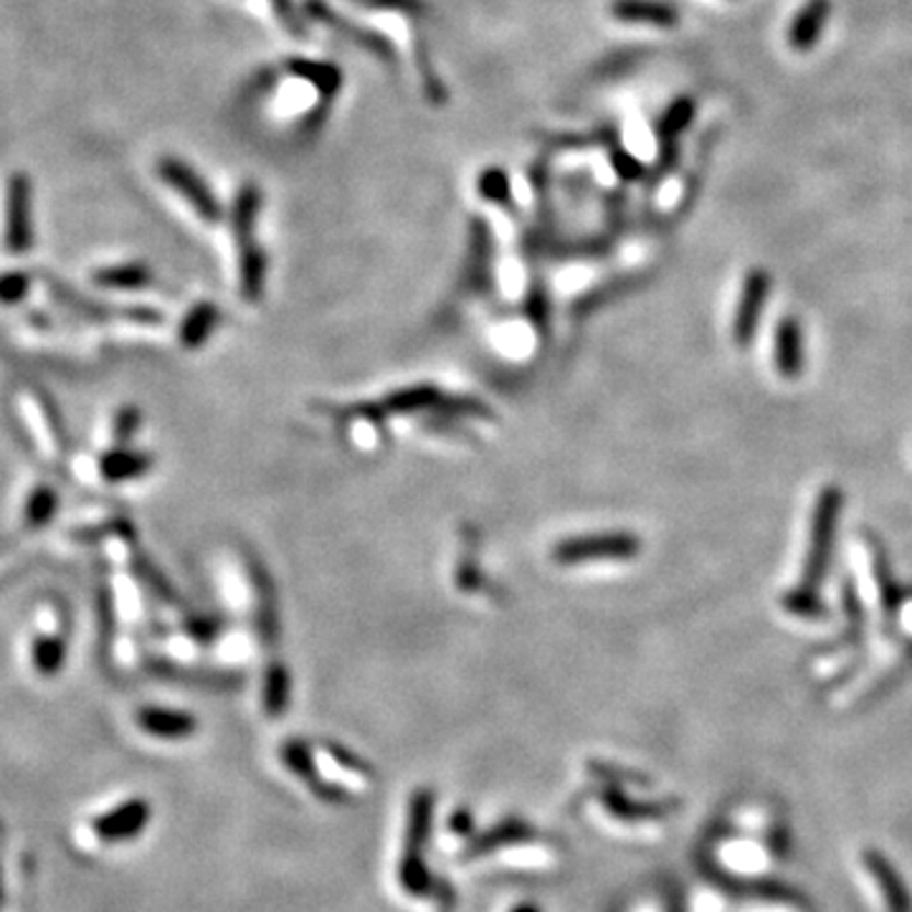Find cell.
Masks as SVG:
<instances>
[{
  "instance_id": "cell-1",
  "label": "cell",
  "mask_w": 912,
  "mask_h": 912,
  "mask_svg": "<svg viewBox=\"0 0 912 912\" xmlns=\"http://www.w3.org/2000/svg\"><path fill=\"white\" fill-rule=\"evenodd\" d=\"M436 794L431 788H417L409 798V821H406L403 854L398 862V885L413 898H429L438 908H454L456 892L449 879L434 877L426 865V846L434 827Z\"/></svg>"
},
{
  "instance_id": "cell-2",
  "label": "cell",
  "mask_w": 912,
  "mask_h": 912,
  "mask_svg": "<svg viewBox=\"0 0 912 912\" xmlns=\"http://www.w3.org/2000/svg\"><path fill=\"white\" fill-rule=\"evenodd\" d=\"M340 421L345 419H368L383 421L390 417H413V413H436L444 419H494L490 406L469 396H454L438 390L434 383H419L411 388L390 390L378 401L353 403L347 409H330Z\"/></svg>"
},
{
  "instance_id": "cell-3",
  "label": "cell",
  "mask_w": 912,
  "mask_h": 912,
  "mask_svg": "<svg viewBox=\"0 0 912 912\" xmlns=\"http://www.w3.org/2000/svg\"><path fill=\"white\" fill-rule=\"evenodd\" d=\"M639 552L641 543L634 533H591L558 540L550 550V560L568 568L598 560H634Z\"/></svg>"
},
{
  "instance_id": "cell-4",
  "label": "cell",
  "mask_w": 912,
  "mask_h": 912,
  "mask_svg": "<svg viewBox=\"0 0 912 912\" xmlns=\"http://www.w3.org/2000/svg\"><path fill=\"white\" fill-rule=\"evenodd\" d=\"M158 175L166 181L170 191H175L185 203H189L203 221H208V224L221 221V216H224L221 203L216 201L214 191H210L208 185L195 175V170H191L185 162L175 158H160Z\"/></svg>"
},
{
  "instance_id": "cell-5",
  "label": "cell",
  "mask_w": 912,
  "mask_h": 912,
  "mask_svg": "<svg viewBox=\"0 0 912 912\" xmlns=\"http://www.w3.org/2000/svg\"><path fill=\"white\" fill-rule=\"evenodd\" d=\"M249 581L254 589V624L259 641L264 647L274 649L282 639V616H280V596H276V585L269 575L266 566L256 556H247Z\"/></svg>"
},
{
  "instance_id": "cell-6",
  "label": "cell",
  "mask_w": 912,
  "mask_h": 912,
  "mask_svg": "<svg viewBox=\"0 0 912 912\" xmlns=\"http://www.w3.org/2000/svg\"><path fill=\"white\" fill-rule=\"evenodd\" d=\"M5 251L13 256L26 254L34 243V226H31V181L26 173H15L8 181L5 193Z\"/></svg>"
},
{
  "instance_id": "cell-7",
  "label": "cell",
  "mask_w": 912,
  "mask_h": 912,
  "mask_svg": "<svg viewBox=\"0 0 912 912\" xmlns=\"http://www.w3.org/2000/svg\"><path fill=\"white\" fill-rule=\"evenodd\" d=\"M280 759L284 765H287L289 773H295L299 780H305V784L309 786V794H312L315 798H320V801L330 806H342L350 801V791L345 786L332 784V780H324L320 776L312 748H309L305 740H299V738L284 740L280 748Z\"/></svg>"
},
{
  "instance_id": "cell-8",
  "label": "cell",
  "mask_w": 912,
  "mask_h": 912,
  "mask_svg": "<svg viewBox=\"0 0 912 912\" xmlns=\"http://www.w3.org/2000/svg\"><path fill=\"white\" fill-rule=\"evenodd\" d=\"M152 819V806L145 798H127L107 813L92 821V834L104 844L133 842L148 829Z\"/></svg>"
},
{
  "instance_id": "cell-9",
  "label": "cell",
  "mask_w": 912,
  "mask_h": 912,
  "mask_svg": "<svg viewBox=\"0 0 912 912\" xmlns=\"http://www.w3.org/2000/svg\"><path fill=\"white\" fill-rule=\"evenodd\" d=\"M839 508H842V494L836 490H827L821 494L817 504V517H813V537H811V550H809V563H806V581L798 589H809L824 573V566L829 560V552H832V540H834V527L839 517Z\"/></svg>"
},
{
  "instance_id": "cell-10",
  "label": "cell",
  "mask_w": 912,
  "mask_h": 912,
  "mask_svg": "<svg viewBox=\"0 0 912 912\" xmlns=\"http://www.w3.org/2000/svg\"><path fill=\"white\" fill-rule=\"evenodd\" d=\"M535 836H537V832H535L533 824H527V821L520 819V817H508V819L497 821V824L487 829V832L471 836V842L464 846L459 859L461 862L482 859V857H487V854L502 850V846H515V844L533 842Z\"/></svg>"
},
{
  "instance_id": "cell-11",
  "label": "cell",
  "mask_w": 912,
  "mask_h": 912,
  "mask_svg": "<svg viewBox=\"0 0 912 912\" xmlns=\"http://www.w3.org/2000/svg\"><path fill=\"white\" fill-rule=\"evenodd\" d=\"M148 672L160 680L193 684V687L226 692L241 687L247 677L239 672H224V670H198V666L175 664L170 659H148Z\"/></svg>"
},
{
  "instance_id": "cell-12",
  "label": "cell",
  "mask_w": 912,
  "mask_h": 912,
  "mask_svg": "<svg viewBox=\"0 0 912 912\" xmlns=\"http://www.w3.org/2000/svg\"><path fill=\"white\" fill-rule=\"evenodd\" d=\"M135 725L145 736L158 740H185L198 732V718L185 710L162 705H145L135 713Z\"/></svg>"
},
{
  "instance_id": "cell-13",
  "label": "cell",
  "mask_w": 912,
  "mask_h": 912,
  "mask_svg": "<svg viewBox=\"0 0 912 912\" xmlns=\"http://www.w3.org/2000/svg\"><path fill=\"white\" fill-rule=\"evenodd\" d=\"M155 467L150 452L129 449V446H112L100 456V475L107 485H125L148 477Z\"/></svg>"
},
{
  "instance_id": "cell-14",
  "label": "cell",
  "mask_w": 912,
  "mask_h": 912,
  "mask_svg": "<svg viewBox=\"0 0 912 912\" xmlns=\"http://www.w3.org/2000/svg\"><path fill=\"white\" fill-rule=\"evenodd\" d=\"M469 259H467V269H464V287L467 292H479V295H485V292L492 289V280H490V272H492V239H490V228L485 226V221H475L471 226V233H469Z\"/></svg>"
},
{
  "instance_id": "cell-15",
  "label": "cell",
  "mask_w": 912,
  "mask_h": 912,
  "mask_svg": "<svg viewBox=\"0 0 912 912\" xmlns=\"http://www.w3.org/2000/svg\"><path fill=\"white\" fill-rule=\"evenodd\" d=\"M221 320L224 312L218 309V305L210 303V299H201L178 324V342H181L183 350H201L210 340V335L221 328Z\"/></svg>"
},
{
  "instance_id": "cell-16",
  "label": "cell",
  "mask_w": 912,
  "mask_h": 912,
  "mask_svg": "<svg viewBox=\"0 0 912 912\" xmlns=\"http://www.w3.org/2000/svg\"><path fill=\"white\" fill-rule=\"evenodd\" d=\"M765 295H768V280H765L763 272L748 274L743 297H740V307L736 315V340L745 347V342L753 338L755 322H759V315L765 303Z\"/></svg>"
},
{
  "instance_id": "cell-17",
  "label": "cell",
  "mask_w": 912,
  "mask_h": 912,
  "mask_svg": "<svg viewBox=\"0 0 912 912\" xmlns=\"http://www.w3.org/2000/svg\"><path fill=\"white\" fill-rule=\"evenodd\" d=\"M269 262L266 251L259 243L239 249V292L247 303L256 305L266 292Z\"/></svg>"
},
{
  "instance_id": "cell-18",
  "label": "cell",
  "mask_w": 912,
  "mask_h": 912,
  "mask_svg": "<svg viewBox=\"0 0 912 912\" xmlns=\"http://www.w3.org/2000/svg\"><path fill=\"white\" fill-rule=\"evenodd\" d=\"M292 703V672L287 662H274L266 664L264 670V684H262V707L266 718H282L287 715Z\"/></svg>"
},
{
  "instance_id": "cell-19",
  "label": "cell",
  "mask_w": 912,
  "mask_h": 912,
  "mask_svg": "<svg viewBox=\"0 0 912 912\" xmlns=\"http://www.w3.org/2000/svg\"><path fill=\"white\" fill-rule=\"evenodd\" d=\"M614 19L622 23H645V26L670 29L677 23V11L659 0H616L611 5Z\"/></svg>"
},
{
  "instance_id": "cell-20",
  "label": "cell",
  "mask_w": 912,
  "mask_h": 912,
  "mask_svg": "<svg viewBox=\"0 0 912 912\" xmlns=\"http://www.w3.org/2000/svg\"><path fill=\"white\" fill-rule=\"evenodd\" d=\"M259 214H262V191L256 189L254 183L243 185L233 201L231 210V226L236 236V247H249V243H256V221Z\"/></svg>"
},
{
  "instance_id": "cell-21",
  "label": "cell",
  "mask_w": 912,
  "mask_h": 912,
  "mask_svg": "<svg viewBox=\"0 0 912 912\" xmlns=\"http://www.w3.org/2000/svg\"><path fill=\"white\" fill-rule=\"evenodd\" d=\"M92 282L102 289L135 292V289L150 287V284H152V269L148 264H142V262L102 266L92 274Z\"/></svg>"
},
{
  "instance_id": "cell-22",
  "label": "cell",
  "mask_w": 912,
  "mask_h": 912,
  "mask_svg": "<svg viewBox=\"0 0 912 912\" xmlns=\"http://www.w3.org/2000/svg\"><path fill=\"white\" fill-rule=\"evenodd\" d=\"M829 11H832L829 0H811L809 5L801 8V13L794 19L791 31H788V44H791L796 52H809V48H813L819 34L824 31Z\"/></svg>"
},
{
  "instance_id": "cell-23",
  "label": "cell",
  "mask_w": 912,
  "mask_h": 912,
  "mask_svg": "<svg viewBox=\"0 0 912 912\" xmlns=\"http://www.w3.org/2000/svg\"><path fill=\"white\" fill-rule=\"evenodd\" d=\"M67 639L59 637V634H38V637L31 641V664H34V672L38 677L52 680L56 674H61L64 664H67Z\"/></svg>"
},
{
  "instance_id": "cell-24",
  "label": "cell",
  "mask_w": 912,
  "mask_h": 912,
  "mask_svg": "<svg viewBox=\"0 0 912 912\" xmlns=\"http://www.w3.org/2000/svg\"><path fill=\"white\" fill-rule=\"evenodd\" d=\"M776 368L784 378H796L803 371V338L796 320H784L776 335Z\"/></svg>"
},
{
  "instance_id": "cell-25",
  "label": "cell",
  "mask_w": 912,
  "mask_h": 912,
  "mask_svg": "<svg viewBox=\"0 0 912 912\" xmlns=\"http://www.w3.org/2000/svg\"><path fill=\"white\" fill-rule=\"evenodd\" d=\"M59 492L54 490L52 485H38L34 492L29 494L26 508H23V523H26L29 531H38V527H46L59 512Z\"/></svg>"
},
{
  "instance_id": "cell-26",
  "label": "cell",
  "mask_w": 912,
  "mask_h": 912,
  "mask_svg": "<svg viewBox=\"0 0 912 912\" xmlns=\"http://www.w3.org/2000/svg\"><path fill=\"white\" fill-rule=\"evenodd\" d=\"M133 573L140 578V581L148 585V591L155 593L160 601H166V604H173V606L181 604V596H178L175 585L168 581V575L162 573V570L155 566L148 556H145V552H135Z\"/></svg>"
},
{
  "instance_id": "cell-27",
  "label": "cell",
  "mask_w": 912,
  "mask_h": 912,
  "mask_svg": "<svg viewBox=\"0 0 912 912\" xmlns=\"http://www.w3.org/2000/svg\"><path fill=\"white\" fill-rule=\"evenodd\" d=\"M467 535H469V540L464 543L461 558H459V563H456L454 583L461 593H479L485 585V575H482V570H479V560H477V531H471L469 527Z\"/></svg>"
},
{
  "instance_id": "cell-28",
  "label": "cell",
  "mask_w": 912,
  "mask_h": 912,
  "mask_svg": "<svg viewBox=\"0 0 912 912\" xmlns=\"http://www.w3.org/2000/svg\"><path fill=\"white\" fill-rule=\"evenodd\" d=\"M320 745H322V751L340 765V768H345L347 773H355V776L368 778V780L376 778V765H373L371 761H365L363 755H357L355 751H350L347 745L338 743V740H322Z\"/></svg>"
},
{
  "instance_id": "cell-29",
  "label": "cell",
  "mask_w": 912,
  "mask_h": 912,
  "mask_svg": "<svg viewBox=\"0 0 912 912\" xmlns=\"http://www.w3.org/2000/svg\"><path fill=\"white\" fill-rule=\"evenodd\" d=\"M145 413L140 406L125 403L119 406L117 413L112 419V442L114 446H129V442L137 436V431L142 429Z\"/></svg>"
},
{
  "instance_id": "cell-30",
  "label": "cell",
  "mask_w": 912,
  "mask_h": 912,
  "mask_svg": "<svg viewBox=\"0 0 912 912\" xmlns=\"http://www.w3.org/2000/svg\"><path fill=\"white\" fill-rule=\"evenodd\" d=\"M31 292V274L21 272V269H11V272L0 274V305L3 307H15L21 305L23 299L29 297Z\"/></svg>"
},
{
  "instance_id": "cell-31",
  "label": "cell",
  "mask_w": 912,
  "mask_h": 912,
  "mask_svg": "<svg viewBox=\"0 0 912 912\" xmlns=\"http://www.w3.org/2000/svg\"><path fill=\"white\" fill-rule=\"evenodd\" d=\"M183 631L189 634L191 639L198 641V645H210V641L221 637L224 618L218 614H191L185 618Z\"/></svg>"
},
{
  "instance_id": "cell-32",
  "label": "cell",
  "mask_w": 912,
  "mask_h": 912,
  "mask_svg": "<svg viewBox=\"0 0 912 912\" xmlns=\"http://www.w3.org/2000/svg\"><path fill=\"white\" fill-rule=\"evenodd\" d=\"M525 315L531 317V322L537 330L545 332L550 328V297L548 292L540 287V282L533 284V289L527 292L525 297Z\"/></svg>"
},
{
  "instance_id": "cell-33",
  "label": "cell",
  "mask_w": 912,
  "mask_h": 912,
  "mask_svg": "<svg viewBox=\"0 0 912 912\" xmlns=\"http://www.w3.org/2000/svg\"><path fill=\"white\" fill-rule=\"evenodd\" d=\"M449 829L456 836H475V817L469 809H456L449 817Z\"/></svg>"
},
{
  "instance_id": "cell-34",
  "label": "cell",
  "mask_w": 912,
  "mask_h": 912,
  "mask_svg": "<svg viewBox=\"0 0 912 912\" xmlns=\"http://www.w3.org/2000/svg\"><path fill=\"white\" fill-rule=\"evenodd\" d=\"M510 912H543V910L533 905V902H520V905H515Z\"/></svg>"
},
{
  "instance_id": "cell-35",
  "label": "cell",
  "mask_w": 912,
  "mask_h": 912,
  "mask_svg": "<svg viewBox=\"0 0 912 912\" xmlns=\"http://www.w3.org/2000/svg\"><path fill=\"white\" fill-rule=\"evenodd\" d=\"M0 910H3V869H0Z\"/></svg>"
},
{
  "instance_id": "cell-36",
  "label": "cell",
  "mask_w": 912,
  "mask_h": 912,
  "mask_svg": "<svg viewBox=\"0 0 912 912\" xmlns=\"http://www.w3.org/2000/svg\"><path fill=\"white\" fill-rule=\"evenodd\" d=\"M438 912H452V910H444V908H438Z\"/></svg>"
}]
</instances>
